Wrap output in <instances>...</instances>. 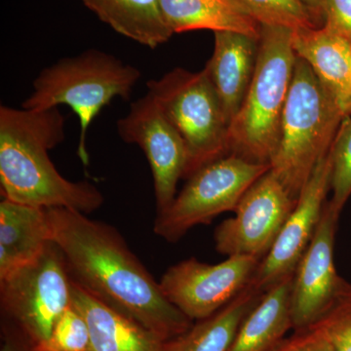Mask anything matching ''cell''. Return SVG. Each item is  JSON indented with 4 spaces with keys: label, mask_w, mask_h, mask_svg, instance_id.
I'll list each match as a JSON object with an SVG mask.
<instances>
[{
    "label": "cell",
    "mask_w": 351,
    "mask_h": 351,
    "mask_svg": "<svg viewBox=\"0 0 351 351\" xmlns=\"http://www.w3.org/2000/svg\"><path fill=\"white\" fill-rule=\"evenodd\" d=\"M46 210L51 240L63 253L73 282L164 341L193 326L113 226L75 210Z\"/></svg>",
    "instance_id": "6da1fadb"
},
{
    "label": "cell",
    "mask_w": 351,
    "mask_h": 351,
    "mask_svg": "<svg viewBox=\"0 0 351 351\" xmlns=\"http://www.w3.org/2000/svg\"><path fill=\"white\" fill-rule=\"evenodd\" d=\"M64 121L58 108L38 112L0 107V184L5 199L85 215L104 204L95 184L66 179L48 156L64 140Z\"/></svg>",
    "instance_id": "7a4b0ae2"
},
{
    "label": "cell",
    "mask_w": 351,
    "mask_h": 351,
    "mask_svg": "<svg viewBox=\"0 0 351 351\" xmlns=\"http://www.w3.org/2000/svg\"><path fill=\"white\" fill-rule=\"evenodd\" d=\"M346 117L306 62L297 57L270 171L298 200L318 163L331 151Z\"/></svg>",
    "instance_id": "3957f363"
},
{
    "label": "cell",
    "mask_w": 351,
    "mask_h": 351,
    "mask_svg": "<svg viewBox=\"0 0 351 351\" xmlns=\"http://www.w3.org/2000/svg\"><path fill=\"white\" fill-rule=\"evenodd\" d=\"M292 36L293 31L285 27L262 25L253 80L228 127L230 154L270 165L297 59Z\"/></svg>",
    "instance_id": "277c9868"
},
{
    "label": "cell",
    "mask_w": 351,
    "mask_h": 351,
    "mask_svg": "<svg viewBox=\"0 0 351 351\" xmlns=\"http://www.w3.org/2000/svg\"><path fill=\"white\" fill-rule=\"evenodd\" d=\"M141 71L99 50L64 58L40 71L32 94L22 104L31 110L68 106L80 119L78 156L87 164L86 136L95 117L114 98L130 100Z\"/></svg>",
    "instance_id": "5b68a950"
},
{
    "label": "cell",
    "mask_w": 351,
    "mask_h": 351,
    "mask_svg": "<svg viewBox=\"0 0 351 351\" xmlns=\"http://www.w3.org/2000/svg\"><path fill=\"white\" fill-rule=\"evenodd\" d=\"M147 89L168 120L181 135L188 152L184 178L230 154L228 123L216 90L205 69L191 73L174 69Z\"/></svg>",
    "instance_id": "8992f818"
},
{
    "label": "cell",
    "mask_w": 351,
    "mask_h": 351,
    "mask_svg": "<svg viewBox=\"0 0 351 351\" xmlns=\"http://www.w3.org/2000/svg\"><path fill=\"white\" fill-rule=\"evenodd\" d=\"M71 284L63 253L51 240L34 261L0 278L1 325L45 345L71 306Z\"/></svg>",
    "instance_id": "52a82bcc"
},
{
    "label": "cell",
    "mask_w": 351,
    "mask_h": 351,
    "mask_svg": "<svg viewBox=\"0 0 351 351\" xmlns=\"http://www.w3.org/2000/svg\"><path fill=\"white\" fill-rule=\"evenodd\" d=\"M270 170L230 154L203 166L189 178L167 209L157 213L154 232L169 243L181 240L195 226L208 225L215 217L237 209L252 184Z\"/></svg>",
    "instance_id": "ba28073f"
},
{
    "label": "cell",
    "mask_w": 351,
    "mask_h": 351,
    "mask_svg": "<svg viewBox=\"0 0 351 351\" xmlns=\"http://www.w3.org/2000/svg\"><path fill=\"white\" fill-rule=\"evenodd\" d=\"M295 202L269 171L240 199L234 217L219 223L215 247L221 255L251 256L262 261L276 241Z\"/></svg>",
    "instance_id": "9c48e42d"
},
{
    "label": "cell",
    "mask_w": 351,
    "mask_h": 351,
    "mask_svg": "<svg viewBox=\"0 0 351 351\" xmlns=\"http://www.w3.org/2000/svg\"><path fill=\"white\" fill-rule=\"evenodd\" d=\"M261 261L232 256L209 265L189 258L166 270L159 284L165 297L191 321L206 319L250 283Z\"/></svg>",
    "instance_id": "30bf717a"
},
{
    "label": "cell",
    "mask_w": 351,
    "mask_h": 351,
    "mask_svg": "<svg viewBox=\"0 0 351 351\" xmlns=\"http://www.w3.org/2000/svg\"><path fill=\"white\" fill-rule=\"evenodd\" d=\"M117 131L122 141L138 145L147 156L160 213L172 204L178 182L186 173L184 140L149 93L131 104L128 113L117 122Z\"/></svg>",
    "instance_id": "8fae6325"
},
{
    "label": "cell",
    "mask_w": 351,
    "mask_h": 351,
    "mask_svg": "<svg viewBox=\"0 0 351 351\" xmlns=\"http://www.w3.org/2000/svg\"><path fill=\"white\" fill-rule=\"evenodd\" d=\"M331 175L329 152L316 166L274 246L258 263L248 284L254 290L265 294L284 278L294 274L319 223L328 193L331 191Z\"/></svg>",
    "instance_id": "7c38bea8"
},
{
    "label": "cell",
    "mask_w": 351,
    "mask_h": 351,
    "mask_svg": "<svg viewBox=\"0 0 351 351\" xmlns=\"http://www.w3.org/2000/svg\"><path fill=\"white\" fill-rule=\"evenodd\" d=\"M339 215L327 201L311 244L293 276L291 315L293 329L311 326L324 315L343 279L334 262L335 237Z\"/></svg>",
    "instance_id": "4fadbf2b"
},
{
    "label": "cell",
    "mask_w": 351,
    "mask_h": 351,
    "mask_svg": "<svg viewBox=\"0 0 351 351\" xmlns=\"http://www.w3.org/2000/svg\"><path fill=\"white\" fill-rule=\"evenodd\" d=\"M214 34L213 54L204 69L218 94L230 127L243 104L253 80L260 39L239 32Z\"/></svg>",
    "instance_id": "5bb4252c"
},
{
    "label": "cell",
    "mask_w": 351,
    "mask_h": 351,
    "mask_svg": "<svg viewBox=\"0 0 351 351\" xmlns=\"http://www.w3.org/2000/svg\"><path fill=\"white\" fill-rule=\"evenodd\" d=\"M71 304L86 320L92 351H171L170 341L114 311L73 281Z\"/></svg>",
    "instance_id": "9a60e30c"
},
{
    "label": "cell",
    "mask_w": 351,
    "mask_h": 351,
    "mask_svg": "<svg viewBox=\"0 0 351 351\" xmlns=\"http://www.w3.org/2000/svg\"><path fill=\"white\" fill-rule=\"evenodd\" d=\"M295 56L308 64L346 117L351 114V43L326 25L293 32Z\"/></svg>",
    "instance_id": "2e32d148"
},
{
    "label": "cell",
    "mask_w": 351,
    "mask_h": 351,
    "mask_svg": "<svg viewBox=\"0 0 351 351\" xmlns=\"http://www.w3.org/2000/svg\"><path fill=\"white\" fill-rule=\"evenodd\" d=\"M51 241L45 208L0 203V278L38 257Z\"/></svg>",
    "instance_id": "e0dca14e"
},
{
    "label": "cell",
    "mask_w": 351,
    "mask_h": 351,
    "mask_svg": "<svg viewBox=\"0 0 351 351\" xmlns=\"http://www.w3.org/2000/svg\"><path fill=\"white\" fill-rule=\"evenodd\" d=\"M160 5L173 34L209 29L260 39L262 25L237 0H160Z\"/></svg>",
    "instance_id": "ac0fdd59"
},
{
    "label": "cell",
    "mask_w": 351,
    "mask_h": 351,
    "mask_svg": "<svg viewBox=\"0 0 351 351\" xmlns=\"http://www.w3.org/2000/svg\"><path fill=\"white\" fill-rule=\"evenodd\" d=\"M293 276H287L263 295L257 306L242 321L226 351H274L293 329L291 290Z\"/></svg>",
    "instance_id": "d6986e66"
},
{
    "label": "cell",
    "mask_w": 351,
    "mask_h": 351,
    "mask_svg": "<svg viewBox=\"0 0 351 351\" xmlns=\"http://www.w3.org/2000/svg\"><path fill=\"white\" fill-rule=\"evenodd\" d=\"M88 9L121 36L145 47L167 43L173 32L164 18L160 0H82Z\"/></svg>",
    "instance_id": "ffe728a7"
},
{
    "label": "cell",
    "mask_w": 351,
    "mask_h": 351,
    "mask_svg": "<svg viewBox=\"0 0 351 351\" xmlns=\"http://www.w3.org/2000/svg\"><path fill=\"white\" fill-rule=\"evenodd\" d=\"M263 294L247 286L230 304L206 319L197 321L177 338L170 339L171 351H226Z\"/></svg>",
    "instance_id": "44dd1931"
},
{
    "label": "cell",
    "mask_w": 351,
    "mask_h": 351,
    "mask_svg": "<svg viewBox=\"0 0 351 351\" xmlns=\"http://www.w3.org/2000/svg\"><path fill=\"white\" fill-rule=\"evenodd\" d=\"M261 25L295 32L318 27L302 0H237Z\"/></svg>",
    "instance_id": "7402d4cb"
},
{
    "label": "cell",
    "mask_w": 351,
    "mask_h": 351,
    "mask_svg": "<svg viewBox=\"0 0 351 351\" xmlns=\"http://www.w3.org/2000/svg\"><path fill=\"white\" fill-rule=\"evenodd\" d=\"M332 198L329 204L341 216L351 196V114L345 117L331 147Z\"/></svg>",
    "instance_id": "603a6c76"
},
{
    "label": "cell",
    "mask_w": 351,
    "mask_h": 351,
    "mask_svg": "<svg viewBox=\"0 0 351 351\" xmlns=\"http://www.w3.org/2000/svg\"><path fill=\"white\" fill-rule=\"evenodd\" d=\"M41 351H92L91 335L84 317L71 304L57 321Z\"/></svg>",
    "instance_id": "cb8c5ba5"
},
{
    "label": "cell",
    "mask_w": 351,
    "mask_h": 351,
    "mask_svg": "<svg viewBox=\"0 0 351 351\" xmlns=\"http://www.w3.org/2000/svg\"><path fill=\"white\" fill-rule=\"evenodd\" d=\"M316 324L326 332L337 351H351L350 283L343 280L331 306Z\"/></svg>",
    "instance_id": "d4e9b609"
},
{
    "label": "cell",
    "mask_w": 351,
    "mask_h": 351,
    "mask_svg": "<svg viewBox=\"0 0 351 351\" xmlns=\"http://www.w3.org/2000/svg\"><path fill=\"white\" fill-rule=\"evenodd\" d=\"M287 351H337L326 332L318 324L297 330L291 338L284 339Z\"/></svg>",
    "instance_id": "484cf974"
},
{
    "label": "cell",
    "mask_w": 351,
    "mask_h": 351,
    "mask_svg": "<svg viewBox=\"0 0 351 351\" xmlns=\"http://www.w3.org/2000/svg\"><path fill=\"white\" fill-rule=\"evenodd\" d=\"M323 25L351 43V0H326Z\"/></svg>",
    "instance_id": "4316f807"
},
{
    "label": "cell",
    "mask_w": 351,
    "mask_h": 351,
    "mask_svg": "<svg viewBox=\"0 0 351 351\" xmlns=\"http://www.w3.org/2000/svg\"><path fill=\"white\" fill-rule=\"evenodd\" d=\"M2 346L0 351H41L12 328L1 325Z\"/></svg>",
    "instance_id": "83f0119b"
},
{
    "label": "cell",
    "mask_w": 351,
    "mask_h": 351,
    "mask_svg": "<svg viewBox=\"0 0 351 351\" xmlns=\"http://www.w3.org/2000/svg\"><path fill=\"white\" fill-rule=\"evenodd\" d=\"M306 4L314 24L318 27L324 25L325 21V2L326 0H302Z\"/></svg>",
    "instance_id": "f1b7e54d"
},
{
    "label": "cell",
    "mask_w": 351,
    "mask_h": 351,
    "mask_svg": "<svg viewBox=\"0 0 351 351\" xmlns=\"http://www.w3.org/2000/svg\"><path fill=\"white\" fill-rule=\"evenodd\" d=\"M274 351H287V350H286L285 345H284V341L278 346V348Z\"/></svg>",
    "instance_id": "f546056e"
},
{
    "label": "cell",
    "mask_w": 351,
    "mask_h": 351,
    "mask_svg": "<svg viewBox=\"0 0 351 351\" xmlns=\"http://www.w3.org/2000/svg\"><path fill=\"white\" fill-rule=\"evenodd\" d=\"M350 95H351V80H350Z\"/></svg>",
    "instance_id": "4dcf8cb0"
}]
</instances>
